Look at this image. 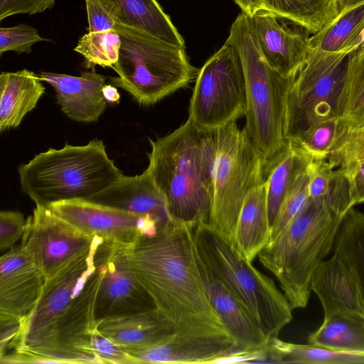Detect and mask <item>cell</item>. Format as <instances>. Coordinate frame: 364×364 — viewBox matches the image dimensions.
<instances>
[{
  "label": "cell",
  "instance_id": "1",
  "mask_svg": "<svg viewBox=\"0 0 364 364\" xmlns=\"http://www.w3.org/2000/svg\"><path fill=\"white\" fill-rule=\"evenodd\" d=\"M196 225L172 217L156 235H142L128 246L129 259L156 309L178 335L232 338L205 291L194 240Z\"/></svg>",
  "mask_w": 364,
  "mask_h": 364
},
{
  "label": "cell",
  "instance_id": "2",
  "mask_svg": "<svg viewBox=\"0 0 364 364\" xmlns=\"http://www.w3.org/2000/svg\"><path fill=\"white\" fill-rule=\"evenodd\" d=\"M348 208L337 197L309 198L303 211L259 252L292 309L305 308L317 266L333 249Z\"/></svg>",
  "mask_w": 364,
  "mask_h": 364
},
{
  "label": "cell",
  "instance_id": "3",
  "mask_svg": "<svg viewBox=\"0 0 364 364\" xmlns=\"http://www.w3.org/2000/svg\"><path fill=\"white\" fill-rule=\"evenodd\" d=\"M149 142L146 170L164 196L171 215L196 225L208 221L212 131L200 129L188 119L173 132Z\"/></svg>",
  "mask_w": 364,
  "mask_h": 364
},
{
  "label": "cell",
  "instance_id": "4",
  "mask_svg": "<svg viewBox=\"0 0 364 364\" xmlns=\"http://www.w3.org/2000/svg\"><path fill=\"white\" fill-rule=\"evenodd\" d=\"M225 43L237 50L242 65L246 95L244 127L267 161H272L287 146L284 134L288 96L296 77L285 78L263 57L249 16L241 12Z\"/></svg>",
  "mask_w": 364,
  "mask_h": 364
},
{
  "label": "cell",
  "instance_id": "5",
  "mask_svg": "<svg viewBox=\"0 0 364 364\" xmlns=\"http://www.w3.org/2000/svg\"><path fill=\"white\" fill-rule=\"evenodd\" d=\"M18 173L22 191L36 205L44 207L87 199L123 176L98 139L85 145L50 148L21 165Z\"/></svg>",
  "mask_w": 364,
  "mask_h": 364
},
{
  "label": "cell",
  "instance_id": "6",
  "mask_svg": "<svg viewBox=\"0 0 364 364\" xmlns=\"http://www.w3.org/2000/svg\"><path fill=\"white\" fill-rule=\"evenodd\" d=\"M197 252L259 324L269 338L277 337L293 318L292 309L274 280L257 269L232 238L201 220L195 227Z\"/></svg>",
  "mask_w": 364,
  "mask_h": 364
},
{
  "label": "cell",
  "instance_id": "7",
  "mask_svg": "<svg viewBox=\"0 0 364 364\" xmlns=\"http://www.w3.org/2000/svg\"><path fill=\"white\" fill-rule=\"evenodd\" d=\"M114 31L121 38L119 58L110 84L127 91L142 105H151L187 87L197 77L185 48L164 41L119 21Z\"/></svg>",
  "mask_w": 364,
  "mask_h": 364
},
{
  "label": "cell",
  "instance_id": "8",
  "mask_svg": "<svg viewBox=\"0 0 364 364\" xmlns=\"http://www.w3.org/2000/svg\"><path fill=\"white\" fill-rule=\"evenodd\" d=\"M210 210L208 223L233 238L249 191L265 179L267 161L245 128L232 122L212 130Z\"/></svg>",
  "mask_w": 364,
  "mask_h": 364
},
{
  "label": "cell",
  "instance_id": "9",
  "mask_svg": "<svg viewBox=\"0 0 364 364\" xmlns=\"http://www.w3.org/2000/svg\"><path fill=\"white\" fill-rule=\"evenodd\" d=\"M348 54L310 46L289 92L284 128L288 141H296L312 128L336 121Z\"/></svg>",
  "mask_w": 364,
  "mask_h": 364
},
{
  "label": "cell",
  "instance_id": "10",
  "mask_svg": "<svg viewBox=\"0 0 364 364\" xmlns=\"http://www.w3.org/2000/svg\"><path fill=\"white\" fill-rule=\"evenodd\" d=\"M245 83L235 48L225 42L198 70L188 109V119L212 131L245 115Z\"/></svg>",
  "mask_w": 364,
  "mask_h": 364
},
{
  "label": "cell",
  "instance_id": "11",
  "mask_svg": "<svg viewBox=\"0 0 364 364\" xmlns=\"http://www.w3.org/2000/svg\"><path fill=\"white\" fill-rule=\"evenodd\" d=\"M96 237L82 232L49 208L36 205L26 219L21 244L46 279L88 252Z\"/></svg>",
  "mask_w": 364,
  "mask_h": 364
},
{
  "label": "cell",
  "instance_id": "12",
  "mask_svg": "<svg viewBox=\"0 0 364 364\" xmlns=\"http://www.w3.org/2000/svg\"><path fill=\"white\" fill-rule=\"evenodd\" d=\"M128 246L103 240L97 248L102 277L95 301L96 323L106 318L156 308L132 267Z\"/></svg>",
  "mask_w": 364,
  "mask_h": 364
},
{
  "label": "cell",
  "instance_id": "13",
  "mask_svg": "<svg viewBox=\"0 0 364 364\" xmlns=\"http://www.w3.org/2000/svg\"><path fill=\"white\" fill-rule=\"evenodd\" d=\"M48 208L89 236L124 245H133L142 235L153 236L160 229L151 218L141 217L86 200L58 202Z\"/></svg>",
  "mask_w": 364,
  "mask_h": 364
},
{
  "label": "cell",
  "instance_id": "14",
  "mask_svg": "<svg viewBox=\"0 0 364 364\" xmlns=\"http://www.w3.org/2000/svg\"><path fill=\"white\" fill-rule=\"evenodd\" d=\"M248 16L260 51L267 63L285 78L296 77L308 57L309 32L264 9Z\"/></svg>",
  "mask_w": 364,
  "mask_h": 364
},
{
  "label": "cell",
  "instance_id": "15",
  "mask_svg": "<svg viewBox=\"0 0 364 364\" xmlns=\"http://www.w3.org/2000/svg\"><path fill=\"white\" fill-rule=\"evenodd\" d=\"M45 277L30 254L20 244L0 258V314L21 323L41 295Z\"/></svg>",
  "mask_w": 364,
  "mask_h": 364
},
{
  "label": "cell",
  "instance_id": "16",
  "mask_svg": "<svg viewBox=\"0 0 364 364\" xmlns=\"http://www.w3.org/2000/svg\"><path fill=\"white\" fill-rule=\"evenodd\" d=\"M198 253V252H197ZM198 263L209 301L238 348H260L270 341L259 324L198 253Z\"/></svg>",
  "mask_w": 364,
  "mask_h": 364
},
{
  "label": "cell",
  "instance_id": "17",
  "mask_svg": "<svg viewBox=\"0 0 364 364\" xmlns=\"http://www.w3.org/2000/svg\"><path fill=\"white\" fill-rule=\"evenodd\" d=\"M84 200L151 218L160 228L172 218L164 196L146 169L134 176L123 175L101 192Z\"/></svg>",
  "mask_w": 364,
  "mask_h": 364
},
{
  "label": "cell",
  "instance_id": "18",
  "mask_svg": "<svg viewBox=\"0 0 364 364\" xmlns=\"http://www.w3.org/2000/svg\"><path fill=\"white\" fill-rule=\"evenodd\" d=\"M38 75L53 87L58 104L70 119L94 122L104 112L107 100L102 88L107 77L95 69L82 71L80 76L49 72H41Z\"/></svg>",
  "mask_w": 364,
  "mask_h": 364
},
{
  "label": "cell",
  "instance_id": "19",
  "mask_svg": "<svg viewBox=\"0 0 364 364\" xmlns=\"http://www.w3.org/2000/svg\"><path fill=\"white\" fill-rule=\"evenodd\" d=\"M237 348L228 337L191 338L176 332L154 345L144 348H127L137 363H204Z\"/></svg>",
  "mask_w": 364,
  "mask_h": 364
},
{
  "label": "cell",
  "instance_id": "20",
  "mask_svg": "<svg viewBox=\"0 0 364 364\" xmlns=\"http://www.w3.org/2000/svg\"><path fill=\"white\" fill-rule=\"evenodd\" d=\"M311 289L321 303L323 318L335 314L364 318L355 282L336 253L317 266L311 277Z\"/></svg>",
  "mask_w": 364,
  "mask_h": 364
},
{
  "label": "cell",
  "instance_id": "21",
  "mask_svg": "<svg viewBox=\"0 0 364 364\" xmlns=\"http://www.w3.org/2000/svg\"><path fill=\"white\" fill-rule=\"evenodd\" d=\"M96 329L125 348L150 346L176 332L171 322L156 308L104 318L96 323Z\"/></svg>",
  "mask_w": 364,
  "mask_h": 364
},
{
  "label": "cell",
  "instance_id": "22",
  "mask_svg": "<svg viewBox=\"0 0 364 364\" xmlns=\"http://www.w3.org/2000/svg\"><path fill=\"white\" fill-rule=\"evenodd\" d=\"M336 124L329 150L346 136L364 129V43L348 54L336 105Z\"/></svg>",
  "mask_w": 364,
  "mask_h": 364
},
{
  "label": "cell",
  "instance_id": "23",
  "mask_svg": "<svg viewBox=\"0 0 364 364\" xmlns=\"http://www.w3.org/2000/svg\"><path fill=\"white\" fill-rule=\"evenodd\" d=\"M45 93L39 75L23 69L0 74V131L17 127Z\"/></svg>",
  "mask_w": 364,
  "mask_h": 364
},
{
  "label": "cell",
  "instance_id": "24",
  "mask_svg": "<svg viewBox=\"0 0 364 364\" xmlns=\"http://www.w3.org/2000/svg\"><path fill=\"white\" fill-rule=\"evenodd\" d=\"M270 230L264 181L252 188L246 196L232 240L243 256L252 262L268 243Z\"/></svg>",
  "mask_w": 364,
  "mask_h": 364
},
{
  "label": "cell",
  "instance_id": "25",
  "mask_svg": "<svg viewBox=\"0 0 364 364\" xmlns=\"http://www.w3.org/2000/svg\"><path fill=\"white\" fill-rule=\"evenodd\" d=\"M312 159L299 145L289 141L285 149L267 165L264 184L270 227L296 178Z\"/></svg>",
  "mask_w": 364,
  "mask_h": 364
},
{
  "label": "cell",
  "instance_id": "26",
  "mask_svg": "<svg viewBox=\"0 0 364 364\" xmlns=\"http://www.w3.org/2000/svg\"><path fill=\"white\" fill-rule=\"evenodd\" d=\"M118 7L119 21L164 41L185 48V41L156 0H112Z\"/></svg>",
  "mask_w": 364,
  "mask_h": 364
},
{
  "label": "cell",
  "instance_id": "27",
  "mask_svg": "<svg viewBox=\"0 0 364 364\" xmlns=\"http://www.w3.org/2000/svg\"><path fill=\"white\" fill-rule=\"evenodd\" d=\"M364 43V1L346 9L322 30L309 38V45L323 50L347 52Z\"/></svg>",
  "mask_w": 364,
  "mask_h": 364
},
{
  "label": "cell",
  "instance_id": "28",
  "mask_svg": "<svg viewBox=\"0 0 364 364\" xmlns=\"http://www.w3.org/2000/svg\"><path fill=\"white\" fill-rule=\"evenodd\" d=\"M333 250L343 260L358 288L364 309V213L352 207L343 216Z\"/></svg>",
  "mask_w": 364,
  "mask_h": 364
},
{
  "label": "cell",
  "instance_id": "29",
  "mask_svg": "<svg viewBox=\"0 0 364 364\" xmlns=\"http://www.w3.org/2000/svg\"><path fill=\"white\" fill-rule=\"evenodd\" d=\"M309 344L332 350L364 354V318L335 314L323 318L309 334Z\"/></svg>",
  "mask_w": 364,
  "mask_h": 364
},
{
  "label": "cell",
  "instance_id": "30",
  "mask_svg": "<svg viewBox=\"0 0 364 364\" xmlns=\"http://www.w3.org/2000/svg\"><path fill=\"white\" fill-rule=\"evenodd\" d=\"M263 9L305 28L309 34L322 30L339 13L336 0H262Z\"/></svg>",
  "mask_w": 364,
  "mask_h": 364
},
{
  "label": "cell",
  "instance_id": "31",
  "mask_svg": "<svg viewBox=\"0 0 364 364\" xmlns=\"http://www.w3.org/2000/svg\"><path fill=\"white\" fill-rule=\"evenodd\" d=\"M271 346L279 353L283 363L353 364L364 363V354L332 350L311 344H296L272 337Z\"/></svg>",
  "mask_w": 364,
  "mask_h": 364
},
{
  "label": "cell",
  "instance_id": "32",
  "mask_svg": "<svg viewBox=\"0 0 364 364\" xmlns=\"http://www.w3.org/2000/svg\"><path fill=\"white\" fill-rule=\"evenodd\" d=\"M120 46L121 38L114 30L88 32L80 38L74 51L84 57L87 69H95V65L112 68L118 60Z\"/></svg>",
  "mask_w": 364,
  "mask_h": 364
},
{
  "label": "cell",
  "instance_id": "33",
  "mask_svg": "<svg viewBox=\"0 0 364 364\" xmlns=\"http://www.w3.org/2000/svg\"><path fill=\"white\" fill-rule=\"evenodd\" d=\"M311 164L297 176L287 192L271 226L268 242L276 239L306 206L309 200Z\"/></svg>",
  "mask_w": 364,
  "mask_h": 364
},
{
  "label": "cell",
  "instance_id": "34",
  "mask_svg": "<svg viewBox=\"0 0 364 364\" xmlns=\"http://www.w3.org/2000/svg\"><path fill=\"white\" fill-rule=\"evenodd\" d=\"M50 41L41 37L36 28L25 23L12 27H0V56L8 51L17 54L30 53L35 43Z\"/></svg>",
  "mask_w": 364,
  "mask_h": 364
},
{
  "label": "cell",
  "instance_id": "35",
  "mask_svg": "<svg viewBox=\"0 0 364 364\" xmlns=\"http://www.w3.org/2000/svg\"><path fill=\"white\" fill-rule=\"evenodd\" d=\"M89 33L113 30L119 19L118 7L112 0H85Z\"/></svg>",
  "mask_w": 364,
  "mask_h": 364
},
{
  "label": "cell",
  "instance_id": "36",
  "mask_svg": "<svg viewBox=\"0 0 364 364\" xmlns=\"http://www.w3.org/2000/svg\"><path fill=\"white\" fill-rule=\"evenodd\" d=\"M336 127V121L319 124L293 142L299 145L313 159L327 158L335 136Z\"/></svg>",
  "mask_w": 364,
  "mask_h": 364
},
{
  "label": "cell",
  "instance_id": "37",
  "mask_svg": "<svg viewBox=\"0 0 364 364\" xmlns=\"http://www.w3.org/2000/svg\"><path fill=\"white\" fill-rule=\"evenodd\" d=\"M92 346L100 363H137L124 347L99 333L96 328L92 333Z\"/></svg>",
  "mask_w": 364,
  "mask_h": 364
},
{
  "label": "cell",
  "instance_id": "38",
  "mask_svg": "<svg viewBox=\"0 0 364 364\" xmlns=\"http://www.w3.org/2000/svg\"><path fill=\"white\" fill-rule=\"evenodd\" d=\"M26 225L23 213L19 211L0 212V250L11 249L23 237Z\"/></svg>",
  "mask_w": 364,
  "mask_h": 364
},
{
  "label": "cell",
  "instance_id": "39",
  "mask_svg": "<svg viewBox=\"0 0 364 364\" xmlns=\"http://www.w3.org/2000/svg\"><path fill=\"white\" fill-rule=\"evenodd\" d=\"M54 5L55 0H0V21L16 14L42 13Z\"/></svg>",
  "mask_w": 364,
  "mask_h": 364
},
{
  "label": "cell",
  "instance_id": "40",
  "mask_svg": "<svg viewBox=\"0 0 364 364\" xmlns=\"http://www.w3.org/2000/svg\"><path fill=\"white\" fill-rule=\"evenodd\" d=\"M341 169L348 183L352 205L364 203V161L353 162Z\"/></svg>",
  "mask_w": 364,
  "mask_h": 364
},
{
  "label": "cell",
  "instance_id": "41",
  "mask_svg": "<svg viewBox=\"0 0 364 364\" xmlns=\"http://www.w3.org/2000/svg\"><path fill=\"white\" fill-rule=\"evenodd\" d=\"M363 145L364 129L343 138L328 151V156L336 162Z\"/></svg>",
  "mask_w": 364,
  "mask_h": 364
},
{
  "label": "cell",
  "instance_id": "42",
  "mask_svg": "<svg viewBox=\"0 0 364 364\" xmlns=\"http://www.w3.org/2000/svg\"><path fill=\"white\" fill-rule=\"evenodd\" d=\"M360 161H364V145L350 154L342 157L338 160L334 165L340 168H343L353 162Z\"/></svg>",
  "mask_w": 364,
  "mask_h": 364
},
{
  "label": "cell",
  "instance_id": "43",
  "mask_svg": "<svg viewBox=\"0 0 364 364\" xmlns=\"http://www.w3.org/2000/svg\"><path fill=\"white\" fill-rule=\"evenodd\" d=\"M241 9L242 12L251 16L256 11L263 9L262 0H234Z\"/></svg>",
  "mask_w": 364,
  "mask_h": 364
},
{
  "label": "cell",
  "instance_id": "44",
  "mask_svg": "<svg viewBox=\"0 0 364 364\" xmlns=\"http://www.w3.org/2000/svg\"><path fill=\"white\" fill-rule=\"evenodd\" d=\"M102 93L107 102L112 103H119L120 95L115 86L111 84H105L102 88Z\"/></svg>",
  "mask_w": 364,
  "mask_h": 364
},
{
  "label": "cell",
  "instance_id": "45",
  "mask_svg": "<svg viewBox=\"0 0 364 364\" xmlns=\"http://www.w3.org/2000/svg\"><path fill=\"white\" fill-rule=\"evenodd\" d=\"M363 1L364 0H336V2L340 12Z\"/></svg>",
  "mask_w": 364,
  "mask_h": 364
}]
</instances>
